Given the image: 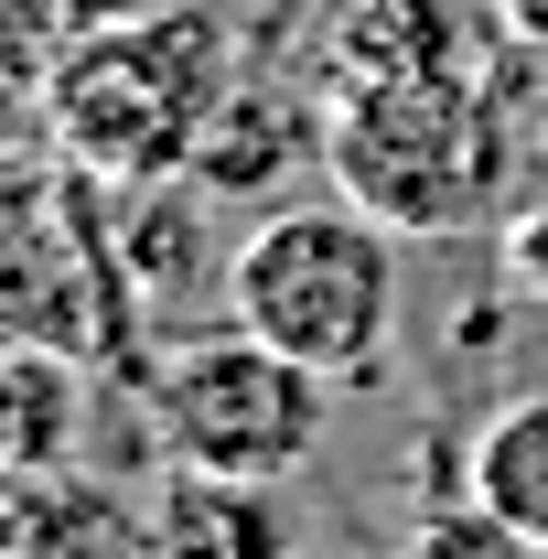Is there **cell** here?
Wrapping results in <instances>:
<instances>
[{
	"label": "cell",
	"mask_w": 548,
	"mask_h": 559,
	"mask_svg": "<svg viewBox=\"0 0 548 559\" xmlns=\"http://www.w3.org/2000/svg\"><path fill=\"white\" fill-rule=\"evenodd\" d=\"M323 399H334V377L279 355L270 334H248L237 312L215 334L162 345L140 377V409L162 430V452L194 463V474H248V485H279L323 452Z\"/></svg>",
	"instance_id": "277c9868"
},
{
	"label": "cell",
	"mask_w": 548,
	"mask_h": 559,
	"mask_svg": "<svg viewBox=\"0 0 548 559\" xmlns=\"http://www.w3.org/2000/svg\"><path fill=\"white\" fill-rule=\"evenodd\" d=\"M505 280H516L527 301H548V205H527L505 226Z\"/></svg>",
	"instance_id": "7c38bea8"
},
{
	"label": "cell",
	"mask_w": 548,
	"mask_h": 559,
	"mask_svg": "<svg viewBox=\"0 0 548 559\" xmlns=\"http://www.w3.org/2000/svg\"><path fill=\"white\" fill-rule=\"evenodd\" d=\"M0 559H151V516H130L97 485L33 495L22 516H0Z\"/></svg>",
	"instance_id": "ba28073f"
},
{
	"label": "cell",
	"mask_w": 548,
	"mask_h": 559,
	"mask_svg": "<svg viewBox=\"0 0 548 559\" xmlns=\"http://www.w3.org/2000/svg\"><path fill=\"white\" fill-rule=\"evenodd\" d=\"M409 559H548V549L527 538V527H505V516H495V506L463 485L452 506H430V516H419Z\"/></svg>",
	"instance_id": "8fae6325"
},
{
	"label": "cell",
	"mask_w": 548,
	"mask_h": 559,
	"mask_svg": "<svg viewBox=\"0 0 548 559\" xmlns=\"http://www.w3.org/2000/svg\"><path fill=\"white\" fill-rule=\"evenodd\" d=\"M75 419V377L55 345H11L0 334V474H44Z\"/></svg>",
	"instance_id": "9c48e42d"
},
{
	"label": "cell",
	"mask_w": 548,
	"mask_h": 559,
	"mask_svg": "<svg viewBox=\"0 0 548 559\" xmlns=\"http://www.w3.org/2000/svg\"><path fill=\"white\" fill-rule=\"evenodd\" d=\"M452 474H463L505 527H527V538L548 549V388L484 409L474 430H463V452H452Z\"/></svg>",
	"instance_id": "52a82bcc"
},
{
	"label": "cell",
	"mask_w": 548,
	"mask_h": 559,
	"mask_svg": "<svg viewBox=\"0 0 548 559\" xmlns=\"http://www.w3.org/2000/svg\"><path fill=\"white\" fill-rule=\"evenodd\" d=\"M86 22L97 0H0V97H44Z\"/></svg>",
	"instance_id": "30bf717a"
},
{
	"label": "cell",
	"mask_w": 548,
	"mask_h": 559,
	"mask_svg": "<svg viewBox=\"0 0 548 559\" xmlns=\"http://www.w3.org/2000/svg\"><path fill=\"white\" fill-rule=\"evenodd\" d=\"M226 312L279 355L323 366L334 388L388 366L398 334V226L355 205H279L226 248Z\"/></svg>",
	"instance_id": "3957f363"
},
{
	"label": "cell",
	"mask_w": 548,
	"mask_h": 559,
	"mask_svg": "<svg viewBox=\"0 0 548 559\" xmlns=\"http://www.w3.org/2000/svg\"><path fill=\"white\" fill-rule=\"evenodd\" d=\"M505 22H516L527 44H548V0H505Z\"/></svg>",
	"instance_id": "5bb4252c"
},
{
	"label": "cell",
	"mask_w": 548,
	"mask_h": 559,
	"mask_svg": "<svg viewBox=\"0 0 548 559\" xmlns=\"http://www.w3.org/2000/svg\"><path fill=\"white\" fill-rule=\"evenodd\" d=\"M538 55H548V44H538ZM505 108H516V130H527V140L548 151V86H527V97H505Z\"/></svg>",
	"instance_id": "4fadbf2b"
},
{
	"label": "cell",
	"mask_w": 548,
	"mask_h": 559,
	"mask_svg": "<svg viewBox=\"0 0 548 559\" xmlns=\"http://www.w3.org/2000/svg\"><path fill=\"white\" fill-rule=\"evenodd\" d=\"M505 97L463 86L452 66H409V75H366L334 86L323 119V162L344 173V194L398 226V237H452L505 194Z\"/></svg>",
	"instance_id": "7a4b0ae2"
},
{
	"label": "cell",
	"mask_w": 548,
	"mask_h": 559,
	"mask_svg": "<svg viewBox=\"0 0 548 559\" xmlns=\"http://www.w3.org/2000/svg\"><path fill=\"white\" fill-rule=\"evenodd\" d=\"M130 323V280L97 248V226L75 215V194H33L0 205V334L11 345H55V355H97Z\"/></svg>",
	"instance_id": "5b68a950"
},
{
	"label": "cell",
	"mask_w": 548,
	"mask_h": 559,
	"mask_svg": "<svg viewBox=\"0 0 548 559\" xmlns=\"http://www.w3.org/2000/svg\"><path fill=\"white\" fill-rule=\"evenodd\" d=\"M75 183H172L205 162L215 119L237 108V33L205 0L172 11H97L44 86Z\"/></svg>",
	"instance_id": "6da1fadb"
},
{
	"label": "cell",
	"mask_w": 548,
	"mask_h": 559,
	"mask_svg": "<svg viewBox=\"0 0 548 559\" xmlns=\"http://www.w3.org/2000/svg\"><path fill=\"white\" fill-rule=\"evenodd\" d=\"M151 559H279V516L248 474L172 463L162 495H151Z\"/></svg>",
	"instance_id": "8992f818"
}]
</instances>
